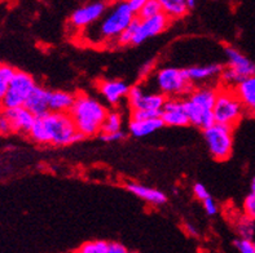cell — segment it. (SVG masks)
I'll list each match as a JSON object with an SVG mask.
<instances>
[{
  "instance_id": "6da1fadb",
  "label": "cell",
  "mask_w": 255,
  "mask_h": 253,
  "mask_svg": "<svg viewBox=\"0 0 255 253\" xmlns=\"http://www.w3.org/2000/svg\"><path fill=\"white\" fill-rule=\"evenodd\" d=\"M135 16L136 13L125 0H117L110 6H107V10L96 22L82 30V39L86 44L95 47L114 44Z\"/></svg>"
},
{
  "instance_id": "7a4b0ae2",
  "label": "cell",
  "mask_w": 255,
  "mask_h": 253,
  "mask_svg": "<svg viewBox=\"0 0 255 253\" xmlns=\"http://www.w3.org/2000/svg\"><path fill=\"white\" fill-rule=\"evenodd\" d=\"M29 135L32 141L52 146H68L83 138L70 114L57 111H48L44 115L36 116Z\"/></svg>"
},
{
  "instance_id": "3957f363",
  "label": "cell",
  "mask_w": 255,
  "mask_h": 253,
  "mask_svg": "<svg viewBox=\"0 0 255 253\" xmlns=\"http://www.w3.org/2000/svg\"><path fill=\"white\" fill-rule=\"evenodd\" d=\"M108 111L109 110L107 109V106L97 98H94L87 93H78L75 94L74 103L69 114L78 132L84 138L100 135Z\"/></svg>"
},
{
  "instance_id": "277c9868",
  "label": "cell",
  "mask_w": 255,
  "mask_h": 253,
  "mask_svg": "<svg viewBox=\"0 0 255 253\" xmlns=\"http://www.w3.org/2000/svg\"><path fill=\"white\" fill-rule=\"evenodd\" d=\"M217 88L211 85H202L193 88L188 93L184 102L189 124L205 129L215 123L214 105L217 98Z\"/></svg>"
},
{
  "instance_id": "5b68a950",
  "label": "cell",
  "mask_w": 255,
  "mask_h": 253,
  "mask_svg": "<svg viewBox=\"0 0 255 253\" xmlns=\"http://www.w3.org/2000/svg\"><path fill=\"white\" fill-rule=\"evenodd\" d=\"M245 115V109L233 86L220 85L217 88V98L214 105L215 123L235 128Z\"/></svg>"
},
{
  "instance_id": "8992f818",
  "label": "cell",
  "mask_w": 255,
  "mask_h": 253,
  "mask_svg": "<svg viewBox=\"0 0 255 253\" xmlns=\"http://www.w3.org/2000/svg\"><path fill=\"white\" fill-rule=\"evenodd\" d=\"M153 81L154 90H158L166 98L188 96V93L193 89V83L187 78L184 69H159L153 77Z\"/></svg>"
},
{
  "instance_id": "52a82bcc",
  "label": "cell",
  "mask_w": 255,
  "mask_h": 253,
  "mask_svg": "<svg viewBox=\"0 0 255 253\" xmlns=\"http://www.w3.org/2000/svg\"><path fill=\"white\" fill-rule=\"evenodd\" d=\"M205 142L211 157L218 162L228 161L233 151V128L228 125L213 123L204 129Z\"/></svg>"
},
{
  "instance_id": "ba28073f",
  "label": "cell",
  "mask_w": 255,
  "mask_h": 253,
  "mask_svg": "<svg viewBox=\"0 0 255 253\" xmlns=\"http://www.w3.org/2000/svg\"><path fill=\"white\" fill-rule=\"evenodd\" d=\"M227 66L223 68L220 79L224 85L235 86L246 78L255 75V62L243 55L239 49L233 47H226Z\"/></svg>"
},
{
  "instance_id": "9c48e42d",
  "label": "cell",
  "mask_w": 255,
  "mask_h": 253,
  "mask_svg": "<svg viewBox=\"0 0 255 253\" xmlns=\"http://www.w3.org/2000/svg\"><path fill=\"white\" fill-rule=\"evenodd\" d=\"M35 85L36 83L31 75L25 73V71L16 70L5 96L0 102V106L3 109H13V107L23 106L27 97L30 96V93L35 88Z\"/></svg>"
},
{
  "instance_id": "30bf717a",
  "label": "cell",
  "mask_w": 255,
  "mask_h": 253,
  "mask_svg": "<svg viewBox=\"0 0 255 253\" xmlns=\"http://www.w3.org/2000/svg\"><path fill=\"white\" fill-rule=\"evenodd\" d=\"M131 111L132 110H152V111H161L162 106L165 105L166 97L158 90L146 89L144 85H132L129 88L127 96Z\"/></svg>"
},
{
  "instance_id": "8fae6325",
  "label": "cell",
  "mask_w": 255,
  "mask_h": 253,
  "mask_svg": "<svg viewBox=\"0 0 255 253\" xmlns=\"http://www.w3.org/2000/svg\"><path fill=\"white\" fill-rule=\"evenodd\" d=\"M170 22L171 19L163 13H159L157 16L149 17V18L137 17V25H136V31L132 39V45H139L148 39L162 34L170 26Z\"/></svg>"
},
{
  "instance_id": "7c38bea8",
  "label": "cell",
  "mask_w": 255,
  "mask_h": 253,
  "mask_svg": "<svg viewBox=\"0 0 255 253\" xmlns=\"http://www.w3.org/2000/svg\"><path fill=\"white\" fill-rule=\"evenodd\" d=\"M161 118L163 125L167 127H187L189 125L187 109L184 99L180 97H170L166 98L165 105L161 109Z\"/></svg>"
},
{
  "instance_id": "4fadbf2b",
  "label": "cell",
  "mask_w": 255,
  "mask_h": 253,
  "mask_svg": "<svg viewBox=\"0 0 255 253\" xmlns=\"http://www.w3.org/2000/svg\"><path fill=\"white\" fill-rule=\"evenodd\" d=\"M107 10V4L103 1H95V3L86 4V5L78 8L73 12L70 17V26L73 29L82 31L87 29L88 26L95 23Z\"/></svg>"
},
{
  "instance_id": "5bb4252c",
  "label": "cell",
  "mask_w": 255,
  "mask_h": 253,
  "mask_svg": "<svg viewBox=\"0 0 255 253\" xmlns=\"http://www.w3.org/2000/svg\"><path fill=\"white\" fill-rule=\"evenodd\" d=\"M3 114L10 122L12 131L17 133H29L36 119V116L25 106L3 109Z\"/></svg>"
},
{
  "instance_id": "9a60e30c",
  "label": "cell",
  "mask_w": 255,
  "mask_h": 253,
  "mask_svg": "<svg viewBox=\"0 0 255 253\" xmlns=\"http://www.w3.org/2000/svg\"><path fill=\"white\" fill-rule=\"evenodd\" d=\"M99 92L109 105L117 106L127 98L131 86L123 81H103L97 85Z\"/></svg>"
},
{
  "instance_id": "2e32d148",
  "label": "cell",
  "mask_w": 255,
  "mask_h": 253,
  "mask_svg": "<svg viewBox=\"0 0 255 253\" xmlns=\"http://www.w3.org/2000/svg\"><path fill=\"white\" fill-rule=\"evenodd\" d=\"M241 99L245 112L255 116V75L246 78L233 86Z\"/></svg>"
},
{
  "instance_id": "e0dca14e",
  "label": "cell",
  "mask_w": 255,
  "mask_h": 253,
  "mask_svg": "<svg viewBox=\"0 0 255 253\" xmlns=\"http://www.w3.org/2000/svg\"><path fill=\"white\" fill-rule=\"evenodd\" d=\"M184 71L191 83H205V82L213 81L215 78H220L223 66L219 64H211L206 66H192V68L184 69Z\"/></svg>"
},
{
  "instance_id": "ac0fdd59",
  "label": "cell",
  "mask_w": 255,
  "mask_h": 253,
  "mask_svg": "<svg viewBox=\"0 0 255 253\" xmlns=\"http://www.w3.org/2000/svg\"><path fill=\"white\" fill-rule=\"evenodd\" d=\"M48 96V89H45L43 86L35 85V88L30 93V96L27 97L23 106L27 107L35 116H42L44 115L45 112L49 111Z\"/></svg>"
},
{
  "instance_id": "d6986e66",
  "label": "cell",
  "mask_w": 255,
  "mask_h": 253,
  "mask_svg": "<svg viewBox=\"0 0 255 253\" xmlns=\"http://www.w3.org/2000/svg\"><path fill=\"white\" fill-rule=\"evenodd\" d=\"M163 127L161 118H149V119H132L128 123L129 133L136 138L145 137L152 135L155 131H158Z\"/></svg>"
},
{
  "instance_id": "ffe728a7",
  "label": "cell",
  "mask_w": 255,
  "mask_h": 253,
  "mask_svg": "<svg viewBox=\"0 0 255 253\" xmlns=\"http://www.w3.org/2000/svg\"><path fill=\"white\" fill-rule=\"evenodd\" d=\"M127 190L129 192H132L133 195L140 198L144 202L149 203L153 205H161L165 204L167 198L162 191L154 189V187H149V186L141 185V183H128L127 185Z\"/></svg>"
},
{
  "instance_id": "44dd1931",
  "label": "cell",
  "mask_w": 255,
  "mask_h": 253,
  "mask_svg": "<svg viewBox=\"0 0 255 253\" xmlns=\"http://www.w3.org/2000/svg\"><path fill=\"white\" fill-rule=\"evenodd\" d=\"M75 94L65 90H49L48 105L49 111L69 112L74 103Z\"/></svg>"
},
{
  "instance_id": "7402d4cb",
  "label": "cell",
  "mask_w": 255,
  "mask_h": 253,
  "mask_svg": "<svg viewBox=\"0 0 255 253\" xmlns=\"http://www.w3.org/2000/svg\"><path fill=\"white\" fill-rule=\"evenodd\" d=\"M162 13L170 19H179L184 17L189 10L187 0H158Z\"/></svg>"
},
{
  "instance_id": "603a6c76",
  "label": "cell",
  "mask_w": 255,
  "mask_h": 253,
  "mask_svg": "<svg viewBox=\"0 0 255 253\" xmlns=\"http://www.w3.org/2000/svg\"><path fill=\"white\" fill-rule=\"evenodd\" d=\"M123 125V118L118 110H112L108 111V115L104 120L103 128H101L100 133H110V132H117L122 129Z\"/></svg>"
},
{
  "instance_id": "cb8c5ba5",
  "label": "cell",
  "mask_w": 255,
  "mask_h": 253,
  "mask_svg": "<svg viewBox=\"0 0 255 253\" xmlns=\"http://www.w3.org/2000/svg\"><path fill=\"white\" fill-rule=\"evenodd\" d=\"M236 231L240 238L253 239L255 234V220L246 215L241 216L236 221Z\"/></svg>"
},
{
  "instance_id": "d4e9b609",
  "label": "cell",
  "mask_w": 255,
  "mask_h": 253,
  "mask_svg": "<svg viewBox=\"0 0 255 253\" xmlns=\"http://www.w3.org/2000/svg\"><path fill=\"white\" fill-rule=\"evenodd\" d=\"M16 70L9 66V65L0 64V102L5 96L8 86H9L10 81H12L13 75H14Z\"/></svg>"
},
{
  "instance_id": "484cf974",
  "label": "cell",
  "mask_w": 255,
  "mask_h": 253,
  "mask_svg": "<svg viewBox=\"0 0 255 253\" xmlns=\"http://www.w3.org/2000/svg\"><path fill=\"white\" fill-rule=\"evenodd\" d=\"M110 242L91 241L84 243L78 252L81 253H109Z\"/></svg>"
},
{
  "instance_id": "4316f807",
  "label": "cell",
  "mask_w": 255,
  "mask_h": 253,
  "mask_svg": "<svg viewBox=\"0 0 255 253\" xmlns=\"http://www.w3.org/2000/svg\"><path fill=\"white\" fill-rule=\"evenodd\" d=\"M159 13H162V8L158 0H149L148 3L144 4L141 9L136 13V16L139 18H149V17L157 16Z\"/></svg>"
},
{
  "instance_id": "83f0119b",
  "label": "cell",
  "mask_w": 255,
  "mask_h": 253,
  "mask_svg": "<svg viewBox=\"0 0 255 253\" xmlns=\"http://www.w3.org/2000/svg\"><path fill=\"white\" fill-rule=\"evenodd\" d=\"M136 25H137V16H135V18L132 19V22L129 23L128 27H127L125 31L121 34L118 38H117L116 45H121V47H125V45H129L132 44V39L133 35H135V31H136Z\"/></svg>"
},
{
  "instance_id": "f1b7e54d",
  "label": "cell",
  "mask_w": 255,
  "mask_h": 253,
  "mask_svg": "<svg viewBox=\"0 0 255 253\" xmlns=\"http://www.w3.org/2000/svg\"><path fill=\"white\" fill-rule=\"evenodd\" d=\"M233 246L240 253H255V243L253 239L239 238L237 241H235Z\"/></svg>"
},
{
  "instance_id": "f546056e",
  "label": "cell",
  "mask_w": 255,
  "mask_h": 253,
  "mask_svg": "<svg viewBox=\"0 0 255 253\" xmlns=\"http://www.w3.org/2000/svg\"><path fill=\"white\" fill-rule=\"evenodd\" d=\"M244 215L255 220V191H252L244 200Z\"/></svg>"
},
{
  "instance_id": "4dcf8cb0",
  "label": "cell",
  "mask_w": 255,
  "mask_h": 253,
  "mask_svg": "<svg viewBox=\"0 0 255 253\" xmlns=\"http://www.w3.org/2000/svg\"><path fill=\"white\" fill-rule=\"evenodd\" d=\"M159 115H161V111H152V110H132L131 111V118L132 119L158 118Z\"/></svg>"
},
{
  "instance_id": "1f68e13d",
  "label": "cell",
  "mask_w": 255,
  "mask_h": 253,
  "mask_svg": "<svg viewBox=\"0 0 255 253\" xmlns=\"http://www.w3.org/2000/svg\"><path fill=\"white\" fill-rule=\"evenodd\" d=\"M100 138L105 142H116L120 141L122 138H125V132L121 131L117 132H110V133H100Z\"/></svg>"
},
{
  "instance_id": "d6a6232c",
  "label": "cell",
  "mask_w": 255,
  "mask_h": 253,
  "mask_svg": "<svg viewBox=\"0 0 255 253\" xmlns=\"http://www.w3.org/2000/svg\"><path fill=\"white\" fill-rule=\"evenodd\" d=\"M202 205H204L205 211H206V213L209 216H214L218 213V204L211 196H207L206 199H204L202 200Z\"/></svg>"
},
{
  "instance_id": "836d02e7",
  "label": "cell",
  "mask_w": 255,
  "mask_h": 253,
  "mask_svg": "<svg viewBox=\"0 0 255 253\" xmlns=\"http://www.w3.org/2000/svg\"><path fill=\"white\" fill-rule=\"evenodd\" d=\"M193 192L194 195H196V198L198 199V200H204V199H206L207 196H210V194H209V191H207L206 186L202 185V183H196V185L193 186Z\"/></svg>"
},
{
  "instance_id": "e575fe53",
  "label": "cell",
  "mask_w": 255,
  "mask_h": 253,
  "mask_svg": "<svg viewBox=\"0 0 255 253\" xmlns=\"http://www.w3.org/2000/svg\"><path fill=\"white\" fill-rule=\"evenodd\" d=\"M12 131V125H10V122L8 120L3 112L0 114V135H8Z\"/></svg>"
},
{
  "instance_id": "d590c367",
  "label": "cell",
  "mask_w": 255,
  "mask_h": 253,
  "mask_svg": "<svg viewBox=\"0 0 255 253\" xmlns=\"http://www.w3.org/2000/svg\"><path fill=\"white\" fill-rule=\"evenodd\" d=\"M127 4L129 5V8L133 10L135 13L139 12L141 9V6L144 5L145 3H148L149 0H125Z\"/></svg>"
},
{
  "instance_id": "8d00e7d4",
  "label": "cell",
  "mask_w": 255,
  "mask_h": 253,
  "mask_svg": "<svg viewBox=\"0 0 255 253\" xmlns=\"http://www.w3.org/2000/svg\"><path fill=\"white\" fill-rule=\"evenodd\" d=\"M127 248L121 243H117V242H110L109 246V253H127Z\"/></svg>"
},
{
  "instance_id": "74e56055",
  "label": "cell",
  "mask_w": 255,
  "mask_h": 253,
  "mask_svg": "<svg viewBox=\"0 0 255 253\" xmlns=\"http://www.w3.org/2000/svg\"><path fill=\"white\" fill-rule=\"evenodd\" d=\"M187 3H188V6H189V9H192V8H194V6H196L197 0H187Z\"/></svg>"
},
{
  "instance_id": "f35d334b",
  "label": "cell",
  "mask_w": 255,
  "mask_h": 253,
  "mask_svg": "<svg viewBox=\"0 0 255 253\" xmlns=\"http://www.w3.org/2000/svg\"><path fill=\"white\" fill-rule=\"evenodd\" d=\"M252 191H255V176L252 181Z\"/></svg>"
},
{
  "instance_id": "ab89813d",
  "label": "cell",
  "mask_w": 255,
  "mask_h": 253,
  "mask_svg": "<svg viewBox=\"0 0 255 253\" xmlns=\"http://www.w3.org/2000/svg\"><path fill=\"white\" fill-rule=\"evenodd\" d=\"M0 114H1V112H0Z\"/></svg>"
}]
</instances>
